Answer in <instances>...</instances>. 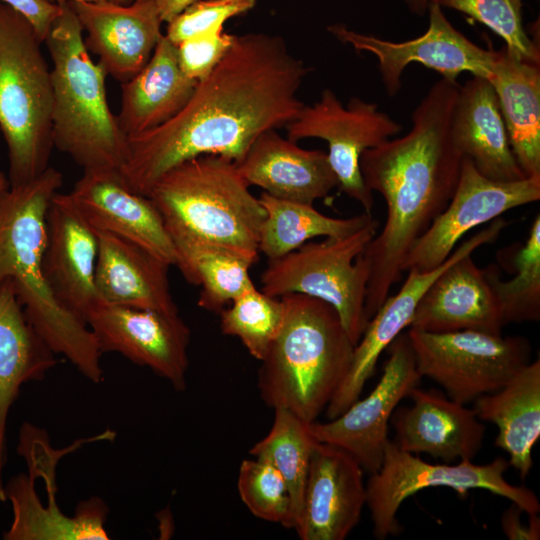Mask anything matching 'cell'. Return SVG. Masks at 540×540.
Masks as SVG:
<instances>
[{
	"label": "cell",
	"instance_id": "1f68e13d",
	"mask_svg": "<svg viewBox=\"0 0 540 540\" xmlns=\"http://www.w3.org/2000/svg\"><path fill=\"white\" fill-rule=\"evenodd\" d=\"M274 411L269 433L255 443L249 453L254 458L270 463L283 476L292 502L295 527L302 508L311 453L316 440L309 432V423L286 409L277 408Z\"/></svg>",
	"mask_w": 540,
	"mask_h": 540
},
{
	"label": "cell",
	"instance_id": "5bb4252c",
	"mask_svg": "<svg viewBox=\"0 0 540 540\" xmlns=\"http://www.w3.org/2000/svg\"><path fill=\"white\" fill-rule=\"evenodd\" d=\"M539 199L540 175L510 182L495 181L480 174L472 161L463 157L452 198L413 245L402 271L425 272L440 266L467 232L508 210Z\"/></svg>",
	"mask_w": 540,
	"mask_h": 540
},
{
	"label": "cell",
	"instance_id": "74e56055",
	"mask_svg": "<svg viewBox=\"0 0 540 540\" xmlns=\"http://www.w3.org/2000/svg\"><path fill=\"white\" fill-rule=\"evenodd\" d=\"M234 38L220 27L183 40L176 45L180 69L196 82L203 80L225 56Z\"/></svg>",
	"mask_w": 540,
	"mask_h": 540
},
{
	"label": "cell",
	"instance_id": "8d00e7d4",
	"mask_svg": "<svg viewBox=\"0 0 540 540\" xmlns=\"http://www.w3.org/2000/svg\"><path fill=\"white\" fill-rule=\"evenodd\" d=\"M256 0H196L168 22L165 36L175 45L197 34L223 27L251 10Z\"/></svg>",
	"mask_w": 540,
	"mask_h": 540
},
{
	"label": "cell",
	"instance_id": "f1b7e54d",
	"mask_svg": "<svg viewBox=\"0 0 540 540\" xmlns=\"http://www.w3.org/2000/svg\"><path fill=\"white\" fill-rule=\"evenodd\" d=\"M477 417L498 427L495 445L524 479L532 466V449L540 436V360L530 362L501 389L474 400Z\"/></svg>",
	"mask_w": 540,
	"mask_h": 540
},
{
	"label": "cell",
	"instance_id": "f6af8a7d",
	"mask_svg": "<svg viewBox=\"0 0 540 540\" xmlns=\"http://www.w3.org/2000/svg\"><path fill=\"white\" fill-rule=\"evenodd\" d=\"M9 187V181L6 175L0 172V193Z\"/></svg>",
	"mask_w": 540,
	"mask_h": 540
},
{
	"label": "cell",
	"instance_id": "277c9868",
	"mask_svg": "<svg viewBox=\"0 0 540 540\" xmlns=\"http://www.w3.org/2000/svg\"><path fill=\"white\" fill-rule=\"evenodd\" d=\"M280 299L284 320L261 361L260 396L269 407L312 423L347 375L354 344L329 303L299 293Z\"/></svg>",
	"mask_w": 540,
	"mask_h": 540
},
{
	"label": "cell",
	"instance_id": "836d02e7",
	"mask_svg": "<svg viewBox=\"0 0 540 540\" xmlns=\"http://www.w3.org/2000/svg\"><path fill=\"white\" fill-rule=\"evenodd\" d=\"M230 304L219 312L222 333L239 338L251 356L262 361L283 324L282 300L253 287Z\"/></svg>",
	"mask_w": 540,
	"mask_h": 540
},
{
	"label": "cell",
	"instance_id": "f546056e",
	"mask_svg": "<svg viewBox=\"0 0 540 540\" xmlns=\"http://www.w3.org/2000/svg\"><path fill=\"white\" fill-rule=\"evenodd\" d=\"M259 201L265 217L258 249L268 260L286 255L316 237H346L372 218L365 212L349 218H333L317 211L312 204L279 199L266 192H262Z\"/></svg>",
	"mask_w": 540,
	"mask_h": 540
},
{
	"label": "cell",
	"instance_id": "603a6c76",
	"mask_svg": "<svg viewBox=\"0 0 540 540\" xmlns=\"http://www.w3.org/2000/svg\"><path fill=\"white\" fill-rule=\"evenodd\" d=\"M237 166L249 186L289 201L313 205L338 186L327 153L303 149L276 129L259 135Z\"/></svg>",
	"mask_w": 540,
	"mask_h": 540
},
{
	"label": "cell",
	"instance_id": "9a60e30c",
	"mask_svg": "<svg viewBox=\"0 0 540 540\" xmlns=\"http://www.w3.org/2000/svg\"><path fill=\"white\" fill-rule=\"evenodd\" d=\"M85 323L101 354H121L137 365L150 368L175 390H185L191 334L179 313L97 301L87 312Z\"/></svg>",
	"mask_w": 540,
	"mask_h": 540
},
{
	"label": "cell",
	"instance_id": "60d3db41",
	"mask_svg": "<svg viewBox=\"0 0 540 540\" xmlns=\"http://www.w3.org/2000/svg\"><path fill=\"white\" fill-rule=\"evenodd\" d=\"M196 0H155L163 22H170Z\"/></svg>",
	"mask_w": 540,
	"mask_h": 540
},
{
	"label": "cell",
	"instance_id": "52a82bcc",
	"mask_svg": "<svg viewBox=\"0 0 540 540\" xmlns=\"http://www.w3.org/2000/svg\"><path fill=\"white\" fill-rule=\"evenodd\" d=\"M30 22L0 2V130L8 151L9 186L48 167L52 139L51 69Z\"/></svg>",
	"mask_w": 540,
	"mask_h": 540
},
{
	"label": "cell",
	"instance_id": "e575fe53",
	"mask_svg": "<svg viewBox=\"0 0 540 540\" xmlns=\"http://www.w3.org/2000/svg\"><path fill=\"white\" fill-rule=\"evenodd\" d=\"M237 488L242 502L255 517L288 529L294 527L288 486L270 463L257 458L243 460Z\"/></svg>",
	"mask_w": 540,
	"mask_h": 540
},
{
	"label": "cell",
	"instance_id": "8fae6325",
	"mask_svg": "<svg viewBox=\"0 0 540 540\" xmlns=\"http://www.w3.org/2000/svg\"><path fill=\"white\" fill-rule=\"evenodd\" d=\"M288 138L297 142L304 138H319L328 143L330 165L338 186L357 201L365 213L373 208L372 191L366 186L360 170V156L402 130V125L378 105L353 97L343 106L331 89H324L320 99L304 105L286 126Z\"/></svg>",
	"mask_w": 540,
	"mask_h": 540
},
{
	"label": "cell",
	"instance_id": "ffe728a7",
	"mask_svg": "<svg viewBox=\"0 0 540 540\" xmlns=\"http://www.w3.org/2000/svg\"><path fill=\"white\" fill-rule=\"evenodd\" d=\"M42 272L56 301L85 322L97 302L95 267L98 240L69 194L55 193L46 215Z\"/></svg>",
	"mask_w": 540,
	"mask_h": 540
},
{
	"label": "cell",
	"instance_id": "4dcf8cb0",
	"mask_svg": "<svg viewBox=\"0 0 540 540\" xmlns=\"http://www.w3.org/2000/svg\"><path fill=\"white\" fill-rule=\"evenodd\" d=\"M177 264L187 282L200 286L197 304L219 313L228 303L255 287L248 260L221 248L203 244L175 245Z\"/></svg>",
	"mask_w": 540,
	"mask_h": 540
},
{
	"label": "cell",
	"instance_id": "7c38bea8",
	"mask_svg": "<svg viewBox=\"0 0 540 540\" xmlns=\"http://www.w3.org/2000/svg\"><path fill=\"white\" fill-rule=\"evenodd\" d=\"M436 2L429 5V25L419 37L393 42L334 24L327 30L341 43L358 52L373 54L379 64L383 86L389 96H395L402 86V74L413 63H420L457 81L462 72L488 78L491 75L495 50L484 49L458 31L446 18Z\"/></svg>",
	"mask_w": 540,
	"mask_h": 540
},
{
	"label": "cell",
	"instance_id": "d6986e66",
	"mask_svg": "<svg viewBox=\"0 0 540 540\" xmlns=\"http://www.w3.org/2000/svg\"><path fill=\"white\" fill-rule=\"evenodd\" d=\"M75 11L88 51L98 57L107 75L121 83L149 61L163 36L155 0L69 2Z\"/></svg>",
	"mask_w": 540,
	"mask_h": 540
},
{
	"label": "cell",
	"instance_id": "b9f144b4",
	"mask_svg": "<svg viewBox=\"0 0 540 540\" xmlns=\"http://www.w3.org/2000/svg\"><path fill=\"white\" fill-rule=\"evenodd\" d=\"M158 519L160 522L159 530L160 536L162 539L169 538L173 534V521L172 515L169 510L160 511L158 514Z\"/></svg>",
	"mask_w": 540,
	"mask_h": 540
},
{
	"label": "cell",
	"instance_id": "7a4b0ae2",
	"mask_svg": "<svg viewBox=\"0 0 540 540\" xmlns=\"http://www.w3.org/2000/svg\"><path fill=\"white\" fill-rule=\"evenodd\" d=\"M453 110L452 98L428 92L413 110L407 134L366 149L360 156L366 186L381 194L387 206L383 229L361 254L369 271L368 321L401 278L413 245L455 192L463 156L452 138Z\"/></svg>",
	"mask_w": 540,
	"mask_h": 540
},
{
	"label": "cell",
	"instance_id": "ba28073f",
	"mask_svg": "<svg viewBox=\"0 0 540 540\" xmlns=\"http://www.w3.org/2000/svg\"><path fill=\"white\" fill-rule=\"evenodd\" d=\"M373 217L342 238L306 242L279 258L268 260L261 291L281 297L299 293L332 305L354 346L368 323L365 314L368 266L361 254L378 232Z\"/></svg>",
	"mask_w": 540,
	"mask_h": 540
},
{
	"label": "cell",
	"instance_id": "44dd1931",
	"mask_svg": "<svg viewBox=\"0 0 540 540\" xmlns=\"http://www.w3.org/2000/svg\"><path fill=\"white\" fill-rule=\"evenodd\" d=\"M412 405L396 408L391 416L398 448L427 453L445 463L472 461L480 451L485 426L474 408L455 402L435 389L414 388Z\"/></svg>",
	"mask_w": 540,
	"mask_h": 540
},
{
	"label": "cell",
	"instance_id": "ee69618b",
	"mask_svg": "<svg viewBox=\"0 0 540 540\" xmlns=\"http://www.w3.org/2000/svg\"><path fill=\"white\" fill-rule=\"evenodd\" d=\"M55 3H62V2H78V1H111L119 4H129L133 0H50Z\"/></svg>",
	"mask_w": 540,
	"mask_h": 540
},
{
	"label": "cell",
	"instance_id": "7402d4cb",
	"mask_svg": "<svg viewBox=\"0 0 540 540\" xmlns=\"http://www.w3.org/2000/svg\"><path fill=\"white\" fill-rule=\"evenodd\" d=\"M503 326L486 269H480L472 254H467L453 261L429 286L418 302L409 328L501 335Z\"/></svg>",
	"mask_w": 540,
	"mask_h": 540
},
{
	"label": "cell",
	"instance_id": "ab89813d",
	"mask_svg": "<svg viewBox=\"0 0 540 540\" xmlns=\"http://www.w3.org/2000/svg\"><path fill=\"white\" fill-rule=\"evenodd\" d=\"M523 509L512 502L511 505L502 513L501 527L510 540H538L540 538V518L537 514H528L530 517L529 525L521 521Z\"/></svg>",
	"mask_w": 540,
	"mask_h": 540
},
{
	"label": "cell",
	"instance_id": "9c48e42d",
	"mask_svg": "<svg viewBox=\"0 0 540 540\" xmlns=\"http://www.w3.org/2000/svg\"><path fill=\"white\" fill-rule=\"evenodd\" d=\"M509 466L502 457L482 465L469 460L431 464L389 440L380 469L370 475L366 484V505L371 513L374 537L384 540L397 536L401 525L396 514L404 500L430 487L451 488L460 495L470 489H484L516 503L527 514H538L540 503L536 494L505 479Z\"/></svg>",
	"mask_w": 540,
	"mask_h": 540
},
{
	"label": "cell",
	"instance_id": "4fadbf2b",
	"mask_svg": "<svg viewBox=\"0 0 540 540\" xmlns=\"http://www.w3.org/2000/svg\"><path fill=\"white\" fill-rule=\"evenodd\" d=\"M388 349L383 373L368 396L356 400L328 422L308 424L309 432L317 442L343 449L369 475L381 467L389 441L388 424L394 410L422 379L407 333H401Z\"/></svg>",
	"mask_w": 540,
	"mask_h": 540
},
{
	"label": "cell",
	"instance_id": "7bdbcfd3",
	"mask_svg": "<svg viewBox=\"0 0 540 540\" xmlns=\"http://www.w3.org/2000/svg\"><path fill=\"white\" fill-rule=\"evenodd\" d=\"M409 10L417 15H423L428 11L432 0H404Z\"/></svg>",
	"mask_w": 540,
	"mask_h": 540
},
{
	"label": "cell",
	"instance_id": "83f0119b",
	"mask_svg": "<svg viewBox=\"0 0 540 540\" xmlns=\"http://www.w3.org/2000/svg\"><path fill=\"white\" fill-rule=\"evenodd\" d=\"M498 98L512 152L526 177L540 175V66L504 46L487 78Z\"/></svg>",
	"mask_w": 540,
	"mask_h": 540
},
{
	"label": "cell",
	"instance_id": "f35d334b",
	"mask_svg": "<svg viewBox=\"0 0 540 540\" xmlns=\"http://www.w3.org/2000/svg\"><path fill=\"white\" fill-rule=\"evenodd\" d=\"M24 16L44 43L52 23L60 13V4L50 0H0Z\"/></svg>",
	"mask_w": 540,
	"mask_h": 540
},
{
	"label": "cell",
	"instance_id": "e0dca14e",
	"mask_svg": "<svg viewBox=\"0 0 540 540\" xmlns=\"http://www.w3.org/2000/svg\"><path fill=\"white\" fill-rule=\"evenodd\" d=\"M83 171L68 194L85 221L176 266L175 245L152 200L130 190L118 169Z\"/></svg>",
	"mask_w": 540,
	"mask_h": 540
},
{
	"label": "cell",
	"instance_id": "6da1fadb",
	"mask_svg": "<svg viewBox=\"0 0 540 540\" xmlns=\"http://www.w3.org/2000/svg\"><path fill=\"white\" fill-rule=\"evenodd\" d=\"M310 68L279 37L235 35L225 56L197 82L187 104L169 121L127 137L119 169L143 196L174 166L201 155L240 163L263 132L286 126L304 106L298 91Z\"/></svg>",
	"mask_w": 540,
	"mask_h": 540
},
{
	"label": "cell",
	"instance_id": "cb8c5ba5",
	"mask_svg": "<svg viewBox=\"0 0 540 540\" xmlns=\"http://www.w3.org/2000/svg\"><path fill=\"white\" fill-rule=\"evenodd\" d=\"M95 233L98 240L95 288L100 302L179 313L170 290L169 263L115 235Z\"/></svg>",
	"mask_w": 540,
	"mask_h": 540
},
{
	"label": "cell",
	"instance_id": "30bf717a",
	"mask_svg": "<svg viewBox=\"0 0 540 540\" xmlns=\"http://www.w3.org/2000/svg\"><path fill=\"white\" fill-rule=\"evenodd\" d=\"M416 367L438 383L451 400L468 404L501 389L529 364L531 346L522 336L475 330L427 332L409 328Z\"/></svg>",
	"mask_w": 540,
	"mask_h": 540
},
{
	"label": "cell",
	"instance_id": "bcb514c9",
	"mask_svg": "<svg viewBox=\"0 0 540 540\" xmlns=\"http://www.w3.org/2000/svg\"><path fill=\"white\" fill-rule=\"evenodd\" d=\"M3 488L4 485L2 483V475H0V500L3 501Z\"/></svg>",
	"mask_w": 540,
	"mask_h": 540
},
{
	"label": "cell",
	"instance_id": "4316f807",
	"mask_svg": "<svg viewBox=\"0 0 540 540\" xmlns=\"http://www.w3.org/2000/svg\"><path fill=\"white\" fill-rule=\"evenodd\" d=\"M196 85L180 69L176 45L163 35L147 64L121 83V130L129 137L161 126L187 104Z\"/></svg>",
	"mask_w": 540,
	"mask_h": 540
},
{
	"label": "cell",
	"instance_id": "ac0fdd59",
	"mask_svg": "<svg viewBox=\"0 0 540 540\" xmlns=\"http://www.w3.org/2000/svg\"><path fill=\"white\" fill-rule=\"evenodd\" d=\"M366 505L360 464L343 449L315 442L294 527L301 540H344L359 523Z\"/></svg>",
	"mask_w": 540,
	"mask_h": 540
},
{
	"label": "cell",
	"instance_id": "d4e9b609",
	"mask_svg": "<svg viewBox=\"0 0 540 540\" xmlns=\"http://www.w3.org/2000/svg\"><path fill=\"white\" fill-rule=\"evenodd\" d=\"M451 133L462 156L483 176L502 182L526 178L512 152L497 95L486 78L473 76L460 85Z\"/></svg>",
	"mask_w": 540,
	"mask_h": 540
},
{
	"label": "cell",
	"instance_id": "d6a6232c",
	"mask_svg": "<svg viewBox=\"0 0 540 540\" xmlns=\"http://www.w3.org/2000/svg\"><path fill=\"white\" fill-rule=\"evenodd\" d=\"M514 276L501 280L489 266L487 277L498 302L504 325L540 319V215L529 230L525 243L514 259Z\"/></svg>",
	"mask_w": 540,
	"mask_h": 540
},
{
	"label": "cell",
	"instance_id": "8992f818",
	"mask_svg": "<svg viewBox=\"0 0 540 540\" xmlns=\"http://www.w3.org/2000/svg\"><path fill=\"white\" fill-rule=\"evenodd\" d=\"M59 4L60 13L44 41L52 60L54 147L83 170H119L127 154V136L108 104L107 74L91 59L69 2Z\"/></svg>",
	"mask_w": 540,
	"mask_h": 540
},
{
	"label": "cell",
	"instance_id": "484cf974",
	"mask_svg": "<svg viewBox=\"0 0 540 540\" xmlns=\"http://www.w3.org/2000/svg\"><path fill=\"white\" fill-rule=\"evenodd\" d=\"M55 353L28 321L11 279L0 285V475L7 461V420L21 387L55 367Z\"/></svg>",
	"mask_w": 540,
	"mask_h": 540
},
{
	"label": "cell",
	"instance_id": "2e32d148",
	"mask_svg": "<svg viewBox=\"0 0 540 540\" xmlns=\"http://www.w3.org/2000/svg\"><path fill=\"white\" fill-rule=\"evenodd\" d=\"M505 226V221L497 218L454 249L440 266L425 272L408 270L400 290L386 298L354 346L348 373L325 409L329 420L338 417L359 399L366 382L375 371L381 353L403 329L409 327L419 300L441 272L456 259L495 241Z\"/></svg>",
	"mask_w": 540,
	"mask_h": 540
},
{
	"label": "cell",
	"instance_id": "d590c367",
	"mask_svg": "<svg viewBox=\"0 0 540 540\" xmlns=\"http://www.w3.org/2000/svg\"><path fill=\"white\" fill-rule=\"evenodd\" d=\"M432 1L487 26L504 40L506 49L516 58L540 64L539 45L529 37L523 25V0Z\"/></svg>",
	"mask_w": 540,
	"mask_h": 540
},
{
	"label": "cell",
	"instance_id": "3957f363",
	"mask_svg": "<svg viewBox=\"0 0 540 540\" xmlns=\"http://www.w3.org/2000/svg\"><path fill=\"white\" fill-rule=\"evenodd\" d=\"M62 184V173L49 166L34 180L0 193V285L11 279L28 321L51 350L99 384L102 354L93 333L56 301L42 272L46 215Z\"/></svg>",
	"mask_w": 540,
	"mask_h": 540
},
{
	"label": "cell",
	"instance_id": "5b68a950",
	"mask_svg": "<svg viewBox=\"0 0 540 540\" xmlns=\"http://www.w3.org/2000/svg\"><path fill=\"white\" fill-rule=\"evenodd\" d=\"M148 197L174 245L208 244L257 262L265 210L234 161L219 155L186 160L165 172Z\"/></svg>",
	"mask_w": 540,
	"mask_h": 540
}]
</instances>
